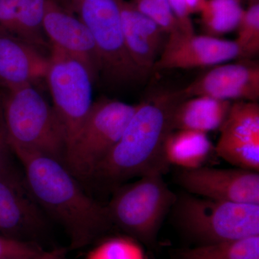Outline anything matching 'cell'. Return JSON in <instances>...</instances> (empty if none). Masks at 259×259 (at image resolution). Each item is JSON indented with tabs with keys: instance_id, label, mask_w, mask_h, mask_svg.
<instances>
[{
	"instance_id": "8992f818",
	"label": "cell",
	"mask_w": 259,
	"mask_h": 259,
	"mask_svg": "<svg viewBox=\"0 0 259 259\" xmlns=\"http://www.w3.org/2000/svg\"><path fill=\"white\" fill-rule=\"evenodd\" d=\"M138 105L110 99L93 102L79 133L65 155L64 164L79 180L94 172L120 139Z\"/></svg>"
},
{
	"instance_id": "ac0fdd59",
	"label": "cell",
	"mask_w": 259,
	"mask_h": 259,
	"mask_svg": "<svg viewBox=\"0 0 259 259\" xmlns=\"http://www.w3.org/2000/svg\"><path fill=\"white\" fill-rule=\"evenodd\" d=\"M174 259H259V236L183 248Z\"/></svg>"
},
{
	"instance_id": "277c9868",
	"label": "cell",
	"mask_w": 259,
	"mask_h": 259,
	"mask_svg": "<svg viewBox=\"0 0 259 259\" xmlns=\"http://www.w3.org/2000/svg\"><path fill=\"white\" fill-rule=\"evenodd\" d=\"M172 221L196 245L259 236V204L225 202L181 194L172 207Z\"/></svg>"
},
{
	"instance_id": "ffe728a7",
	"label": "cell",
	"mask_w": 259,
	"mask_h": 259,
	"mask_svg": "<svg viewBox=\"0 0 259 259\" xmlns=\"http://www.w3.org/2000/svg\"><path fill=\"white\" fill-rule=\"evenodd\" d=\"M47 2L23 0L14 36L50 56V44L42 27Z\"/></svg>"
},
{
	"instance_id": "83f0119b",
	"label": "cell",
	"mask_w": 259,
	"mask_h": 259,
	"mask_svg": "<svg viewBox=\"0 0 259 259\" xmlns=\"http://www.w3.org/2000/svg\"><path fill=\"white\" fill-rule=\"evenodd\" d=\"M155 2L158 3L160 5H161L163 8H166V9L171 10V8H170L169 4H168V0H154Z\"/></svg>"
},
{
	"instance_id": "d6986e66",
	"label": "cell",
	"mask_w": 259,
	"mask_h": 259,
	"mask_svg": "<svg viewBox=\"0 0 259 259\" xmlns=\"http://www.w3.org/2000/svg\"><path fill=\"white\" fill-rule=\"evenodd\" d=\"M243 11L241 0H206L199 13L204 31L218 37L236 30Z\"/></svg>"
},
{
	"instance_id": "44dd1931",
	"label": "cell",
	"mask_w": 259,
	"mask_h": 259,
	"mask_svg": "<svg viewBox=\"0 0 259 259\" xmlns=\"http://www.w3.org/2000/svg\"><path fill=\"white\" fill-rule=\"evenodd\" d=\"M236 30V42L243 59H250L256 55L259 51V3L247 5Z\"/></svg>"
},
{
	"instance_id": "f546056e",
	"label": "cell",
	"mask_w": 259,
	"mask_h": 259,
	"mask_svg": "<svg viewBox=\"0 0 259 259\" xmlns=\"http://www.w3.org/2000/svg\"><path fill=\"white\" fill-rule=\"evenodd\" d=\"M54 250H51L50 253H49V255H47V256L42 257V258H2V259H45V258H47V257L50 256V255L51 254H52L53 252H54Z\"/></svg>"
},
{
	"instance_id": "7402d4cb",
	"label": "cell",
	"mask_w": 259,
	"mask_h": 259,
	"mask_svg": "<svg viewBox=\"0 0 259 259\" xmlns=\"http://www.w3.org/2000/svg\"><path fill=\"white\" fill-rule=\"evenodd\" d=\"M86 259H144V253L134 238L115 237L102 242Z\"/></svg>"
},
{
	"instance_id": "484cf974",
	"label": "cell",
	"mask_w": 259,
	"mask_h": 259,
	"mask_svg": "<svg viewBox=\"0 0 259 259\" xmlns=\"http://www.w3.org/2000/svg\"><path fill=\"white\" fill-rule=\"evenodd\" d=\"M205 2L206 0H185L186 7L190 15L200 13Z\"/></svg>"
},
{
	"instance_id": "5b68a950",
	"label": "cell",
	"mask_w": 259,
	"mask_h": 259,
	"mask_svg": "<svg viewBox=\"0 0 259 259\" xmlns=\"http://www.w3.org/2000/svg\"><path fill=\"white\" fill-rule=\"evenodd\" d=\"M177 196L163 180V175L151 174L116 187L106 206L107 212L112 225L136 241L153 248Z\"/></svg>"
},
{
	"instance_id": "9a60e30c",
	"label": "cell",
	"mask_w": 259,
	"mask_h": 259,
	"mask_svg": "<svg viewBox=\"0 0 259 259\" xmlns=\"http://www.w3.org/2000/svg\"><path fill=\"white\" fill-rule=\"evenodd\" d=\"M50 56L7 34L0 33V90L36 85L45 79Z\"/></svg>"
},
{
	"instance_id": "cb8c5ba5",
	"label": "cell",
	"mask_w": 259,
	"mask_h": 259,
	"mask_svg": "<svg viewBox=\"0 0 259 259\" xmlns=\"http://www.w3.org/2000/svg\"><path fill=\"white\" fill-rule=\"evenodd\" d=\"M13 155L0 114V175L16 170L13 166Z\"/></svg>"
},
{
	"instance_id": "3957f363",
	"label": "cell",
	"mask_w": 259,
	"mask_h": 259,
	"mask_svg": "<svg viewBox=\"0 0 259 259\" xmlns=\"http://www.w3.org/2000/svg\"><path fill=\"white\" fill-rule=\"evenodd\" d=\"M0 114L13 152L42 153L64 163V130L53 105L35 85L0 90Z\"/></svg>"
},
{
	"instance_id": "7c38bea8",
	"label": "cell",
	"mask_w": 259,
	"mask_h": 259,
	"mask_svg": "<svg viewBox=\"0 0 259 259\" xmlns=\"http://www.w3.org/2000/svg\"><path fill=\"white\" fill-rule=\"evenodd\" d=\"M214 146L216 154L236 168L259 172V105L232 103Z\"/></svg>"
},
{
	"instance_id": "4fadbf2b",
	"label": "cell",
	"mask_w": 259,
	"mask_h": 259,
	"mask_svg": "<svg viewBox=\"0 0 259 259\" xmlns=\"http://www.w3.org/2000/svg\"><path fill=\"white\" fill-rule=\"evenodd\" d=\"M42 27L51 49L81 63L95 82L100 76V62L93 35L82 20L57 0H47Z\"/></svg>"
},
{
	"instance_id": "ba28073f",
	"label": "cell",
	"mask_w": 259,
	"mask_h": 259,
	"mask_svg": "<svg viewBox=\"0 0 259 259\" xmlns=\"http://www.w3.org/2000/svg\"><path fill=\"white\" fill-rule=\"evenodd\" d=\"M46 80L66 134L67 150L93 106L94 81L81 63L55 49H51Z\"/></svg>"
},
{
	"instance_id": "e0dca14e",
	"label": "cell",
	"mask_w": 259,
	"mask_h": 259,
	"mask_svg": "<svg viewBox=\"0 0 259 259\" xmlns=\"http://www.w3.org/2000/svg\"><path fill=\"white\" fill-rule=\"evenodd\" d=\"M214 151L207 134L190 130H175L164 144L165 156L170 166L192 170L205 166Z\"/></svg>"
},
{
	"instance_id": "6da1fadb",
	"label": "cell",
	"mask_w": 259,
	"mask_h": 259,
	"mask_svg": "<svg viewBox=\"0 0 259 259\" xmlns=\"http://www.w3.org/2000/svg\"><path fill=\"white\" fill-rule=\"evenodd\" d=\"M13 153L23 165L24 178L35 202L64 227L71 249L84 248L112 226L106 206L85 193L63 162L25 150Z\"/></svg>"
},
{
	"instance_id": "5bb4252c",
	"label": "cell",
	"mask_w": 259,
	"mask_h": 259,
	"mask_svg": "<svg viewBox=\"0 0 259 259\" xmlns=\"http://www.w3.org/2000/svg\"><path fill=\"white\" fill-rule=\"evenodd\" d=\"M178 92L184 100L207 96L231 102H258V63L243 59L233 64L218 65Z\"/></svg>"
},
{
	"instance_id": "f1b7e54d",
	"label": "cell",
	"mask_w": 259,
	"mask_h": 259,
	"mask_svg": "<svg viewBox=\"0 0 259 259\" xmlns=\"http://www.w3.org/2000/svg\"><path fill=\"white\" fill-rule=\"evenodd\" d=\"M242 2H245L247 5L257 4L259 3V0H241Z\"/></svg>"
},
{
	"instance_id": "2e32d148",
	"label": "cell",
	"mask_w": 259,
	"mask_h": 259,
	"mask_svg": "<svg viewBox=\"0 0 259 259\" xmlns=\"http://www.w3.org/2000/svg\"><path fill=\"white\" fill-rule=\"evenodd\" d=\"M232 105L231 101L207 96L186 99L177 105L172 125L175 130L207 133L221 128Z\"/></svg>"
},
{
	"instance_id": "d4e9b609",
	"label": "cell",
	"mask_w": 259,
	"mask_h": 259,
	"mask_svg": "<svg viewBox=\"0 0 259 259\" xmlns=\"http://www.w3.org/2000/svg\"><path fill=\"white\" fill-rule=\"evenodd\" d=\"M170 8L178 22L180 30L187 34H193L194 27L185 0H168Z\"/></svg>"
},
{
	"instance_id": "8fae6325",
	"label": "cell",
	"mask_w": 259,
	"mask_h": 259,
	"mask_svg": "<svg viewBox=\"0 0 259 259\" xmlns=\"http://www.w3.org/2000/svg\"><path fill=\"white\" fill-rule=\"evenodd\" d=\"M237 59H244L236 40L177 30L168 34L153 71L206 67Z\"/></svg>"
},
{
	"instance_id": "4316f807",
	"label": "cell",
	"mask_w": 259,
	"mask_h": 259,
	"mask_svg": "<svg viewBox=\"0 0 259 259\" xmlns=\"http://www.w3.org/2000/svg\"><path fill=\"white\" fill-rule=\"evenodd\" d=\"M45 259H66L65 258L64 249H56L54 250L50 256Z\"/></svg>"
},
{
	"instance_id": "52a82bcc",
	"label": "cell",
	"mask_w": 259,
	"mask_h": 259,
	"mask_svg": "<svg viewBox=\"0 0 259 259\" xmlns=\"http://www.w3.org/2000/svg\"><path fill=\"white\" fill-rule=\"evenodd\" d=\"M74 10L93 35L100 62V76L116 84L142 77L126 48L116 0H80Z\"/></svg>"
},
{
	"instance_id": "4dcf8cb0",
	"label": "cell",
	"mask_w": 259,
	"mask_h": 259,
	"mask_svg": "<svg viewBox=\"0 0 259 259\" xmlns=\"http://www.w3.org/2000/svg\"><path fill=\"white\" fill-rule=\"evenodd\" d=\"M79 1L80 0H71V7H72L73 9H74L75 6H76V4H77Z\"/></svg>"
},
{
	"instance_id": "30bf717a",
	"label": "cell",
	"mask_w": 259,
	"mask_h": 259,
	"mask_svg": "<svg viewBox=\"0 0 259 259\" xmlns=\"http://www.w3.org/2000/svg\"><path fill=\"white\" fill-rule=\"evenodd\" d=\"M177 184L188 193L235 203L259 204V172L203 166L181 169Z\"/></svg>"
},
{
	"instance_id": "9c48e42d",
	"label": "cell",
	"mask_w": 259,
	"mask_h": 259,
	"mask_svg": "<svg viewBox=\"0 0 259 259\" xmlns=\"http://www.w3.org/2000/svg\"><path fill=\"white\" fill-rule=\"evenodd\" d=\"M47 228L45 214L24 177L16 170L0 175V236L37 243Z\"/></svg>"
},
{
	"instance_id": "7a4b0ae2",
	"label": "cell",
	"mask_w": 259,
	"mask_h": 259,
	"mask_svg": "<svg viewBox=\"0 0 259 259\" xmlns=\"http://www.w3.org/2000/svg\"><path fill=\"white\" fill-rule=\"evenodd\" d=\"M178 91L161 94L139 104L120 139L97 166L91 180L115 187L151 174L166 175L170 164L164 153L174 131V112L183 101Z\"/></svg>"
},
{
	"instance_id": "603a6c76",
	"label": "cell",
	"mask_w": 259,
	"mask_h": 259,
	"mask_svg": "<svg viewBox=\"0 0 259 259\" xmlns=\"http://www.w3.org/2000/svg\"><path fill=\"white\" fill-rule=\"evenodd\" d=\"M50 252L44 250L37 243L17 241L0 236V259L39 258L47 256Z\"/></svg>"
}]
</instances>
